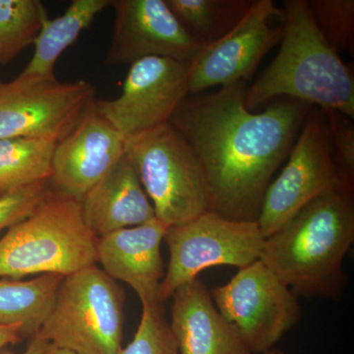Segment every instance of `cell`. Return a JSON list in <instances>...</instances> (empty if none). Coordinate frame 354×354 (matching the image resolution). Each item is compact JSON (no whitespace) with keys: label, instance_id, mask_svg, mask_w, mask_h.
<instances>
[{"label":"cell","instance_id":"obj_1","mask_svg":"<svg viewBox=\"0 0 354 354\" xmlns=\"http://www.w3.org/2000/svg\"><path fill=\"white\" fill-rule=\"evenodd\" d=\"M246 87L239 82L188 95L169 123L201 162L209 211L227 220L257 221L272 177L313 106L283 97L254 113L244 101Z\"/></svg>","mask_w":354,"mask_h":354},{"label":"cell","instance_id":"obj_2","mask_svg":"<svg viewBox=\"0 0 354 354\" xmlns=\"http://www.w3.org/2000/svg\"><path fill=\"white\" fill-rule=\"evenodd\" d=\"M353 191L312 200L265 239L259 260L297 297L339 299L348 283L344 257L354 241Z\"/></svg>","mask_w":354,"mask_h":354},{"label":"cell","instance_id":"obj_3","mask_svg":"<svg viewBox=\"0 0 354 354\" xmlns=\"http://www.w3.org/2000/svg\"><path fill=\"white\" fill-rule=\"evenodd\" d=\"M283 21L281 48L246 87V108L251 111L276 97H288L353 120V71L317 29L307 0L283 1Z\"/></svg>","mask_w":354,"mask_h":354},{"label":"cell","instance_id":"obj_4","mask_svg":"<svg viewBox=\"0 0 354 354\" xmlns=\"http://www.w3.org/2000/svg\"><path fill=\"white\" fill-rule=\"evenodd\" d=\"M97 241L84 221L80 202L53 188L31 215L0 239V278L68 276L97 264Z\"/></svg>","mask_w":354,"mask_h":354},{"label":"cell","instance_id":"obj_5","mask_svg":"<svg viewBox=\"0 0 354 354\" xmlns=\"http://www.w3.org/2000/svg\"><path fill=\"white\" fill-rule=\"evenodd\" d=\"M124 144L158 221L169 227L209 211L201 162L171 123L125 137Z\"/></svg>","mask_w":354,"mask_h":354},{"label":"cell","instance_id":"obj_6","mask_svg":"<svg viewBox=\"0 0 354 354\" xmlns=\"http://www.w3.org/2000/svg\"><path fill=\"white\" fill-rule=\"evenodd\" d=\"M125 295L97 264L62 279L38 335L76 354H118L122 348Z\"/></svg>","mask_w":354,"mask_h":354},{"label":"cell","instance_id":"obj_7","mask_svg":"<svg viewBox=\"0 0 354 354\" xmlns=\"http://www.w3.org/2000/svg\"><path fill=\"white\" fill-rule=\"evenodd\" d=\"M265 236L257 221L227 220L208 211L189 221L167 227L164 241L169 262L158 291L165 304L180 286L216 266L239 269L259 260Z\"/></svg>","mask_w":354,"mask_h":354},{"label":"cell","instance_id":"obj_8","mask_svg":"<svg viewBox=\"0 0 354 354\" xmlns=\"http://www.w3.org/2000/svg\"><path fill=\"white\" fill-rule=\"evenodd\" d=\"M216 309L251 354L274 348L301 317L297 297L260 260L211 291Z\"/></svg>","mask_w":354,"mask_h":354},{"label":"cell","instance_id":"obj_9","mask_svg":"<svg viewBox=\"0 0 354 354\" xmlns=\"http://www.w3.org/2000/svg\"><path fill=\"white\" fill-rule=\"evenodd\" d=\"M85 80L60 82L55 75L20 73L0 80V140L31 138L58 143L77 127L95 100Z\"/></svg>","mask_w":354,"mask_h":354},{"label":"cell","instance_id":"obj_10","mask_svg":"<svg viewBox=\"0 0 354 354\" xmlns=\"http://www.w3.org/2000/svg\"><path fill=\"white\" fill-rule=\"evenodd\" d=\"M346 188L335 165L322 109L312 108L288 164L266 190L257 223L265 239L327 191Z\"/></svg>","mask_w":354,"mask_h":354},{"label":"cell","instance_id":"obj_11","mask_svg":"<svg viewBox=\"0 0 354 354\" xmlns=\"http://www.w3.org/2000/svg\"><path fill=\"white\" fill-rule=\"evenodd\" d=\"M190 67L171 58L139 60L130 65L120 97L95 100V109L124 138L169 123L189 95Z\"/></svg>","mask_w":354,"mask_h":354},{"label":"cell","instance_id":"obj_12","mask_svg":"<svg viewBox=\"0 0 354 354\" xmlns=\"http://www.w3.org/2000/svg\"><path fill=\"white\" fill-rule=\"evenodd\" d=\"M274 17L283 19V10L272 0H253L248 12L232 31L205 46L191 62L189 95L247 82L262 58L281 43L283 26L270 25Z\"/></svg>","mask_w":354,"mask_h":354},{"label":"cell","instance_id":"obj_13","mask_svg":"<svg viewBox=\"0 0 354 354\" xmlns=\"http://www.w3.org/2000/svg\"><path fill=\"white\" fill-rule=\"evenodd\" d=\"M113 39L106 64L132 65L148 57L191 62L204 48L183 29L165 0H113Z\"/></svg>","mask_w":354,"mask_h":354},{"label":"cell","instance_id":"obj_14","mask_svg":"<svg viewBox=\"0 0 354 354\" xmlns=\"http://www.w3.org/2000/svg\"><path fill=\"white\" fill-rule=\"evenodd\" d=\"M124 155V137L97 113L94 102L72 132L55 145L51 186L80 202Z\"/></svg>","mask_w":354,"mask_h":354},{"label":"cell","instance_id":"obj_15","mask_svg":"<svg viewBox=\"0 0 354 354\" xmlns=\"http://www.w3.org/2000/svg\"><path fill=\"white\" fill-rule=\"evenodd\" d=\"M167 230V225L155 218L97 241V263L109 277L129 286L142 305L160 302L158 291L165 274L160 245Z\"/></svg>","mask_w":354,"mask_h":354},{"label":"cell","instance_id":"obj_16","mask_svg":"<svg viewBox=\"0 0 354 354\" xmlns=\"http://www.w3.org/2000/svg\"><path fill=\"white\" fill-rule=\"evenodd\" d=\"M169 327L179 354H251L199 279L174 293Z\"/></svg>","mask_w":354,"mask_h":354},{"label":"cell","instance_id":"obj_17","mask_svg":"<svg viewBox=\"0 0 354 354\" xmlns=\"http://www.w3.org/2000/svg\"><path fill=\"white\" fill-rule=\"evenodd\" d=\"M84 221L97 239L156 218L134 167L123 156L80 200Z\"/></svg>","mask_w":354,"mask_h":354},{"label":"cell","instance_id":"obj_18","mask_svg":"<svg viewBox=\"0 0 354 354\" xmlns=\"http://www.w3.org/2000/svg\"><path fill=\"white\" fill-rule=\"evenodd\" d=\"M111 0H74L62 16L44 23L35 43L34 55L21 73L25 75H55V67L60 55L75 43L84 30L92 24L95 16Z\"/></svg>","mask_w":354,"mask_h":354},{"label":"cell","instance_id":"obj_19","mask_svg":"<svg viewBox=\"0 0 354 354\" xmlns=\"http://www.w3.org/2000/svg\"><path fill=\"white\" fill-rule=\"evenodd\" d=\"M64 276L43 274L29 281H0V326L20 325L34 337L48 318Z\"/></svg>","mask_w":354,"mask_h":354},{"label":"cell","instance_id":"obj_20","mask_svg":"<svg viewBox=\"0 0 354 354\" xmlns=\"http://www.w3.org/2000/svg\"><path fill=\"white\" fill-rule=\"evenodd\" d=\"M253 0H165L184 30L201 46L216 43L232 31Z\"/></svg>","mask_w":354,"mask_h":354},{"label":"cell","instance_id":"obj_21","mask_svg":"<svg viewBox=\"0 0 354 354\" xmlns=\"http://www.w3.org/2000/svg\"><path fill=\"white\" fill-rule=\"evenodd\" d=\"M57 143L46 140H0V197L50 180Z\"/></svg>","mask_w":354,"mask_h":354},{"label":"cell","instance_id":"obj_22","mask_svg":"<svg viewBox=\"0 0 354 354\" xmlns=\"http://www.w3.org/2000/svg\"><path fill=\"white\" fill-rule=\"evenodd\" d=\"M48 12L39 0H0V65L36 43Z\"/></svg>","mask_w":354,"mask_h":354},{"label":"cell","instance_id":"obj_23","mask_svg":"<svg viewBox=\"0 0 354 354\" xmlns=\"http://www.w3.org/2000/svg\"><path fill=\"white\" fill-rule=\"evenodd\" d=\"M310 13L317 29L337 53L348 51L354 46L353 0H310Z\"/></svg>","mask_w":354,"mask_h":354},{"label":"cell","instance_id":"obj_24","mask_svg":"<svg viewBox=\"0 0 354 354\" xmlns=\"http://www.w3.org/2000/svg\"><path fill=\"white\" fill-rule=\"evenodd\" d=\"M141 321L134 337L118 354H179L165 317L164 304L142 305Z\"/></svg>","mask_w":354,"mask_h":354},{"label":"cell","instance_id":"obj_25","mask_svg":"<svg viewBox=\"0 0 354 354\" xmlns=\"http://www.w3.org/2000/svg\"><path fill=\"white\" fill-rule=\"evenodd\" d=\"M333 157L344 183L353 188L354 127L353 120L335 111H324Z\"/></svg>","mask_w":354,"mask_h":354},{"label":"cell","instance_id":"obj_26","mask_svg":"<svg viewBox=\"0 0 354 354\" xmlns=\"http://www.w3.org/2000/svg\"><path fill=\"white\" fill-rule=\"evenodd\" d=\"M51 190L50 180H46L0 197V232L31 215Z\"/></svg>","mask_w":354,"mask_h":354},{"label":"cell","instance_id":"obj_27","mask_svg":"<svg viewBox=\"0 0 354 354\" xmlns=\"http://www.w3.org/2000/svg\"><path fill=\"white\" fill-rule=\"evenodd\" d=\"M24 339L20 325L0 326V349L18 344Z\"/></svg>","mask_w":354,"mask_h":354},{"label":"cell","instance_id":"obj_28","mask_svg":"<svg viewBox=\"0 0 354 354\" xmlns=\"http://www.w3.org/2000/svg\"><path fill=\"white\" fill-rule=\"evenodd\" d=\"M48 348H50V344L41 335L37 334L32 337L29 346L22 353H16L11 349L4 348L0 349V354H48Z\"/></svg>","mask_w":354,"mask_h":354},{"label":"cell","instance_id":"obj_29","mask_svg":"<svg viewBox=\"0 0 354 354\" xmlns=\"http://www.w3.org/2000/svg\"><path fill=\"white\" fill-rule=\"evenodd\" d=\"M48 354H76V353H72V351H67V349L55 348V346H51V344H50V348H48Z\"/></svg>","mask_w":354,"mask_h":354},{"label":"cell","instance_id":"obj_30","mask_svg":"<svg viewBox=\"0 0 354 354\" xmlns=\"http://www.w3.org/2000/svg\"><path fill=\"white\" fill-rule=\"evenodd\" d=\"M263 354H285L283 351H279L278 348H272L271 351H267V353Z\"/></svg>","mask_w":354,"mask_h":354}]
</instances>
